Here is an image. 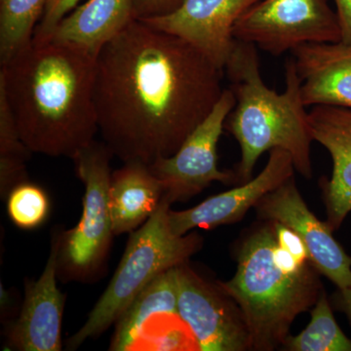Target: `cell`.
Masks as SVG:
<instances>
[{
	"instance_id": "ac0fdd59",
	"label": "cell",
	"mask_w": 351,
	"mask_h": 351,
	"mask_svg": "<svg viewBox=\"0 0 351 351\" xmlns=\"http://www.w3.org/2000/svg\"><path fill=\"white\" fill-rule=\"evenodd\" d=\"M133 3L134 0H88L73 9L51 36L97 56L134 20Z\"/></svg>"
},
{
	"instance_id": "277c9868",
	"label": "cell",
	"mask_w": 351,
	"mask_h": 351,
	"mask_svg": "<svg viewBox=\"0 0 351 351\" xmlns=\"http://www.w3.org/2000/svg\"><path fill=\"white\" fill-rule=\"evenodd\" d=\"M276 246L274 223L265 221L240 245L235 276L219 283L243 314L252 350L282 348L295 317L315 306L325 291L311 262L287 269L277 260Z\"/></svg>"
},
{
	"instance_id": "30bf717a",
	"label": "cell",
	"mask_w": 351,
	"mask_h": 351,
	"mask_svg": "<svg viewBox=\"0 0 351 351\" xmlns=\"http://www.w3.org/2000/svg\"><path fill=\"white\" fill-rule=\"evenodd\" d=\"M265 221H274L294 230L308 252L309 262L338 288H351V257L332 237L327 221H321L307 208L295 178L263 196L256 205Z\"/></svg>"
},
{
	"instance_id": "7402d4cb",
	"label": "cell",
	"mask_w": 351,
	"mask_h": 351,
	"mask_svg": "<svg viewBox=\"0 0 351 351\" xmlns=\"http://www.w3.org/2000/svg\"><path fill=\"white\" fill-rule=\"evenodd\" d=\"M7 212L14 225L32 230L43 225L50 211L49 198L38 184L21 182L7 195Z\"/></svg>"
},
{
	"instance_id": "e0dca14e",
	"label": "cell",
	"mask_w": 351,
	"mask_h": 351,
	"mask_svg": "<svg viewBox=\"0 0 351 351\" xmlns=\"http://www.w3.org/2000/svg\"><path fill=\"white\" fill-rule=\"evenodd\" d=\"M164 195L149 165L127 162L112 173L110 206L114 235L133 232L156 211Z\"/></svg>"
},
{
	"instance_id": "ffe728a7",
	"label": "cell",
	"mask_w": 351,
	"mask_h": 351,
	"mask_svg": "<svg viewBox=\"0 0 351 351\" xmlns=\"http://www.w3.org/2000/svg\"><path fill=\"white\" fill-rule=\"evenodd\" d=\"M282 348L291 351H351V339L335 319L325 291L313 306L306 329L297 336H288Z\"/></svg>"
},
{
	"instance_id": "2e32d148",
	"label": "cell",
	"mask_w": 351,
	"mask_h": 351,
	"mask_svg": "<svg viewBox=\"0 0 351 351\" xmlns=\"http://www.w3.org/2000/svg\"><path fill=\"white\" fill-rule=\"evenodd\" d=\"M177 267L157 276L120 316L110 350H137L152 330L154 338L159 323L169 330L184 322L178 309Z\"/></svg>"
},
{
	"instance_id": "d6986e66",
	"label": "cell",
	"mask_w": 351,
	"mask_h": 351,
	"mask_svg": "<svg viewBox=\"0 0 351 351\" xmlns=\"http://www.w3.org/2000/svg\"><path fill=\"white\" fill-rule=\"evenodd\" d=\"M47 0H0V64L34 38Z\"/></svg>"
},
{
	"instance_id": "d4e9b609",
	"label": "cell",
	"mask_w": 351,
	"mask_h": 351,
	"mask_svg": "<svg viewBox=\"0 0 351 351\" xmlns=\"http://www.w3.org/2000/svg\"><path fill=\"white\" fill-rule=\"evenodd\" d=\"M337 7L341 40L351 43V0H334Z\"/></svg>"
},
{
	"instance_id": "7c38bea8",
	"label": "cell",
	"mask_w": 351,
	"mask_h": 351,
	"mask_svg": "<svg viewBox=\"0 0 351 351\" xmlns=\"http://www.w3.org/2000/svg\"><path fill=\"white\" fill-rule=\"evenodd\" d=\"M295 166L289 152L274 149L262 172L237 188L203 201L184 211H169L171 230L177 235L186 234L196 228H210L241 221L252 207L294 177Z\"/></svg>"
},
{
	"instance_id": "8fae6325",
	"label": "cell",
	"mask_w": 351,
	"mask_h": 351,
	"mask_svg": "<svg viewBox=\"0 0 351 351\" xmlns=\"http://www.w3.org/2000/svg\"><path fill=\"white\" fill-rule=\"evenodd\" d=\"M258 0H182L172 12L142 19L184 39L225 71L235 39L233 27Z\"/></svg>"
},
{
	"instance_id": "603a6c76",
	"label": "cell",
	"mask_w": 351,
	"mask_h": 351,
	"mask_svg": "<svg viewBox=\"0 0 351 351\" xmlns=\"http://www.w3.org/2000/svg\"><path fill=\"white\" fill-rule=\"evenodd\" d=\"M80 1V0H47L43 17L34 32V38H46L52 36L58 25L76 8Z\"/></svg>"
},
{
	"instance_id": "3957f363",
	"label": "cell",
	"mask_w": 351,
	"mask_h": 351,
	"mask_svg": "<svg viewBox=\"0 0 351 351\" xmlns=\"http://www.w3.org/2000/svg\"><path fill=\"white\" fill-rule=\"evenodd\" d=\"M225 73L235 106L225 122V129L239 142L241 160L237 181H250L258 158L274 149L290 154L295 169L306 179L313 177L309 112L302 97V80L294 59L285 64V90L277 93L261 75L258 47L235 40L226 62Z\"/></svg>"
},
{
	"instance_id": "484cf974",
	"label": "cell",
	"mask_w": 351,
	"mask_h": 351,
	"mask_svg": "<svg viewBox=\"0 0 351 351\" xmlns=\"http://www.w3.org/2000/svg\"><path fill=\"white\" fill-rule=\"evenodd\" d=\"M332 306L345 313L351 325V288H338L332 295Z\"/></svg>"
},
{
	"instance_id": "5bb4252c",
	"label": "cell",
	"mask_w": 351,
	"mask_h": 351,
	"mask_svg": "<svg viewBox=\"0 0 351 351\" xmlns=\"http://www.w3.org/2000/svg\"><path fill=\"white\" fill-rule=\"evenodd\" d=\"M309 126L313 141L332 157L331 178H322L320 186L328 225L336 232L351 212V108L315 106Z\"/></svg>"
},
{
	"instance_id": "9c48e42d",
	"label": "cell",
	"mask_w": 351,
	"mask_h": 351,
	"mask_svg": "<svg viewBox=\"0 0 351 351\" xmlns=\"http://www.w3.org/2000/svg\"><path fill=\"white\" fill-rule=\"evenodd\" d=\"M178 309L201 351L250 350V337L239 304L218 285L189 267H177Z\"/></svg>"
},
{
	"instance_id": "cb8c5ba5",
	"label": "cell",
	"mask_w": 351,
	"mask_h": 351,
	"mask_svg": "<svg viewBox=\"0 0 351 351\" xmlns=\"http://www.w3.org/2000/svg\"><path fill=\"white\" fill-rule=\"evenodd\" d=\"M182 0H134V20L147 19L174 11Z\"/></svg>"
},
{
	"instance_id": "44dd1931",
	"label": "cell",
	"mask_w": 351,
	"mask_h": 351,
	"mask_svg": "<svg viewBox=\"0 0 351 351\" xmlns=\"http://www.w3.org/2000/svg\"><path fill=\"white\" fill-rule=\"evenodd\" d=\"M32 152L23 142L12 110L0 92V191L7 197L12 189L27 181L25 163Z\"/></svg>"
},
{
	"instance_id": "6da1fadb",
	"label": "cell",
	"mask_w": 351,
	"mask_h": 351,
	"mask_svg": "<svg viewBox=\"0 0 351 351\" xmlns=\"http://www.w3.org/2000/svg\"><path fill=\"white\" fill-rule=\"evenodd\" d=\"M223 75L184 39L132 21L96 58L104 143L124 163L173 156L221 99Z\"/></svg>"
},
{
	"instance_id": "ba28073f",
	"label": "cell",
	"mask_w": 351,
	"mask_h": 351,
	"mask_svg": "<svg viewBox=\"0 0 351 351\" xmlns=\"http://www.w3.org/2000/svg\"><path fill=\"white\" fill-rule=\"evenodd\" d=\"M235 106L232 90L225 89L206 119L191 132L173 156L157 159L149 165L160 181L164 197L171 204L186 201L202 193L213 182L230 184L237 181L235 173L218 167V143L225 122Z\"/></svg>"
},
{
	"instance_id": "4fadbf2b",
	"label": "cell",
	"mask_w": 351,
	"mask_h": 351,
	"mask_svg": "<svg viewBox=\"0 0 351 351\" xmlns=\"http://www.w3.org/2000/svg\"><path fill=\"white\" fill-rule=\"evenodd\" d=\"M57 244L43 274L25 285V300L19 316L9 326L7 343L21 351L62 350V319L66 295L57 286Z\"/></svg>"
},
{
	"instance_id": "8992f818",
	"label": "cell",
	"mask_w": 351,
	"mask_h": 351,
	"mask_svg": "<svg viewBox=\"0 0 351 351\" xmlns=\"http://www.w3.org/2000/svg\"><path fill=\"white\" fill-rule=\"evenodd\" d=\"M112 156L105 143L94 141L73 159L85 193L78 225L54 237L58 279L64 282H89L105 267L114 235L110 206Z\"/></svg>"
},
{
	"instance_id": "9a60e30c",
	"label": "cell",
	"mask_w": 351,
	"mask_h": 351,
	"mask_svg": "<svg viewBox=\"0 0 351 351\" xmlns=\"http://www.w3.org/2000/svg\"><path fill=\"white\" fill-rule=\"evenodd\" d=\"M291 53L306 107L351 108V43H308Z\"/></svg>"
},
{
	"instance_id": "52a82bcc",
	"label": "cell",
	"mask_w": 351,
	"mask_h": 351,
	"mask_svg": "<svg viewBox=\"0 0 351 351\" xmlns=\"http://www.w3.org/2000/svg\"><path fill=\"white\" fill-rule=\"evenodd\" d=\"M233 38L281 56L304 44L338 43L341 34L328 0H258L237 21Z\"/></svg>"
},
{
	"instance_id": "7a4b0ae2",
	"label": "cell",
	"mask_w": 351,
	"mask_h": 351,
	"mask_svg": "<svg viewBox=\"0 0 351 351\" xmlns=\"http://www.w3.org/2000/svg\"><path fill=\"white\" fill-rule=\"evenodd\" d=\"M95 55L49 36L0 64V92L32 154L75 157L99 132Z\"/></svg>"
},
{
	"instance_id": "5b68a950",
	"label": "cell",
	"mask_w": 351,
	"mask_h": 351,
	"mask_svg": "<svg viewBox=\"0 0 351 351\" xmlns=\"http://www.w3.org/2000/svg\"><path fill=\"white\" fill-rule=\"evenodd\" d=\"M171 202L164 197L151 218L132 233L123 257L84 325L68 341L75 350L117 323L137 295L157 276L189 262L202 247L198 233L177 235L169 223Z\"/></svg>"
}]
</instances>
